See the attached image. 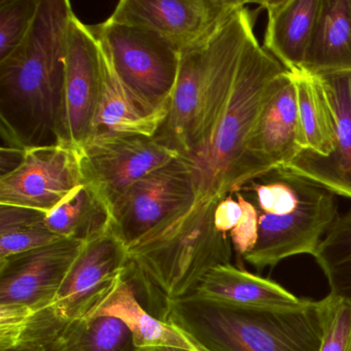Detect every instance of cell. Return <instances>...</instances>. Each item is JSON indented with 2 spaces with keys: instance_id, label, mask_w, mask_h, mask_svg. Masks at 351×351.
Wrapping results in <instances>:
<instances>
[{
  "instance_id": "23",
  "label": "cell",
  "mask_w": 351,
  "mask_h": 351,
  "mask_svg": "<svg viewBox=\"0 0 351 351\" xmlns=\"http://www.w3.org/2000/svg\"><path fill=\"white\" fill-rule=\"evenodd\" d=\"M297 92L302 151L328 157L336 143V117L319 75L303 69L289 71Z\"/></svg>"
},
{
  "instance_id": "22",
  "label": "cell",
  "mask_w": 351,
  "mask_h": 351,
  "mask_svg": "<svg viewBox=\"0 0 351 351\" xmlns=\"http://www.w3.org/2000/svg\"><path fill=\"white\" fill-rule=\"evenodd\" d=\"M302 69L316 75L351 73V0H322Z\"/></svg>"
},
{
  "instance_id": "20",
  "label": "cell",
  "mask_w": 351,
  "mask_h": 351,
  "mask_svg": "<svg viewBox=\"0 0 351 351\" xmlns=\"http://www.w3.org/2000/svg\"><path fill=\"white\" fill-rule=\"evenodd\" d=\"M26 351H136L128 326L112 316L43 322L22 345Z\"/></svg>"
},
{
  "instance_id": "28",
  "label": "cell",
  "mask_w": 351,
  "mask_h": 351,
  "mask_svg": "<svg viewBox=\"0 0 351 351\" xmlns=\"http://www.w3.org/2000/svg\"><path fill=\"white\" fill-rule=\"evenodd\" d=\"M61 239L43 223L0 231V262Z\"/></svg>"
},
{
  "instance_id": "2",
  "label": "cell",
  "mask_w": 351,
  "mask_h": 351,
  "mask_svg": "<svg viewBox=\"0 0 351 351\" xmlns=\"http://www.w3.org/2000/svg\"><path fill=\"white\" fill-rule=\"evenodd\" d=\"M73 13L69 0H40L29 34L0 61L3 145L27 149L58 145L65 42Z\"/></svg>"
},
{
  "instance_id": "24",
  "label": "cell",
  "mask_w": 351,
  "mask_h": 351,
  "mask_svg": "<svg viewBox=\"0 0 351 351\" xmlns=\"http://www.w3.org/2000/svg\"><path fill=\"white\" fill-rule=\"evenodd\" d=\"M45 223L59 237L86 242L110 229L112 213L95 189L84 180L60 204L47 213Z\"/></svg>"
},
{
  "instance_id": "25",
  "label": "cell",
  "mask_w": 351,
  "mask_h": 351,
  "mask_svg": "<svg viewBox=\"0 0 351 351\" xmlns=\"http://www.w3.org/2000/svg\"><path fill=\"white\" fill-rule=\"evenodd\" d=\"M330 287V295L351 304V211L339 215L313 254Z\"/></svg>"
},
{
  "instance_id": "15",
  "label": "cell",
  "mask_w": 351,
  "mask_h": 351,
  "mask_svg": "<svg viewBox=\"0 0 351 351\" xmlns=\"http://www.w3.org/2000/svg\"><path fill=\"white\" fill-rule=\"evenodd\" d=\"M302 152L295 84L285 71L273 84L244 158V184L282 167Z\"/></svg>"
},
{
  "instance_id": "10",
  "label": "cell",
  "mask_w": 351,
  "mask_h": 351,
  "mask_svg": "<svg viewBox=\"0 0 351 351\" xmlns=\"http://www.w3.org/2000/svg\"><path fill=\"white\" fill-rule=\"evenodd\" d=\"M197 200L192 171L182 157L135 182L112 205L114 235L127 246Z\"/></svg>"
},
{
  "instance_id": "9",
  "label": "cell",
  "mask_w": 351,
  "mask_h": 351,
  "mask_svg": "<svg viewBox=\"0 0 351 351\" xmlns=\"http://www.w3.org/2000/svg\"><path fill=\"white\" fill-rule=\"evenodd\" d=\"M246 0H122L110 17L147 28L180 56L206 46Z\"/></svg>"
},
{
  "instance_id": "29",
  "label": "cell",
  "mask_w": 351,
  "mask_h": 351,
  "mask_svg": "<svg viewBox=\"0 0 351 351\" xmlns=\"http://www.w3.org/2000/svg\"><path fill=\"white\" fill-rule=\"evenodd\" d=\"M38 312L24 304L0 303V350L20 348Z\"/></svg>"
},
{
  "instance_id": "4",
  "label": "cell",
  "mask_w": 351,
  "mask_h": 351,
  "mask_svg": "<svg viewBox=\"0 0 351 351\" xmlns=\"http://www.w3.org/2000/svg\"><path fill=\"white\" fill-rule=\"evenodd\" d=\"M237 192L258 213V242L242 258L258 270L289 256H313L339 217L334 193L282 169L254 178Z\"/></svg>"
},
{
  "instance_id": "13",
  "label": "cell",
  "mask_w": 351,
  "mask_h": 351,
  "mask_svg": "<svg viewBox=\"0 0 351 351\" xmlns=\"http://www.w3.org/2000/svg\"><path fill=\"white\" fill-rule=\"evenodd\" d=\"M83 182L75 152L58 145L32 147L15 170L0 176V204L48 213Z\"/></svg>"
},
{
  "instance_id": "17",
  "label": "cell",
  "mask_w": 351,
  "mask_h": 351,
  "mask_svg": "<svg viewBox=\"0 0 351 351\" xmlns=\"http://www.w3.org/2000/svg\"><path fill=\"white\" fill-rule=\"evenodd\" d=\"M93 26L99 52L101 96L96 122V137L112 135H143L154 137L165 122V114L147 110L121 79L112 61L110 49Z\"/></svg>"
},
{
  "instance_id": "34",
  "label": "cell",
  "mask_w": 351,
  "mask_h": 351,
  "mask_svg": "<svg viewBox=\"0 0 351 351\" xmlns=\"http://www.w3.org/2000/svg\"><path fill=\"white\" fill-rule=\"evenodd\" d=\"M136 351H143V349H137Z\"/></svg>"
},
{
  "instance_id": "27",
  "label": "cell",
  "mask_w": 351,
  "mask_h": 351,
  "mask_svg": "<svg viewBox=\"0 0 351 351\" xmlns=\"http://www.w3.org/2000/svg\"><path fill=\"white\" fill-rule=\"evenodd\" d=\"M319 303L322 339L318 351H351V304L332 295Z\"/></svg>"
},
{
  "instance_id": "31",
  "label": "cell",
  "mask_w": 351,
  "mask_h": 351,
  "mask_svg": "<svg viewBox=\"0 0 351 351\" xmlns=\"http://www.w3.org/2000/svg\"><path fill=\"white\" fill-rule=\"evenodd\" d=\"M234 195H228L221 199L215 211V228L221 233L228 234L239 223L242 215L241 205Z\"/></svg>"
},
{
  "instance_id": "16",
  "label": "cell",
  "mask_w": 351,
  "mask_h": 351,
  "mask_svg": "<svg viewBox=\"0 0 351 351\" xmlns=\"http://www.w3.org/2000/svg\"><path fill=\"white\" fill-rule=\"evenodd\" d=\"M336 117V143L328 157L302 151L278 169L311 180L336 196L351 199V73L319 75Z\"/></svg>"
},
{
  "instance_id": "19",
  "label": "cell",
  "mask_w": 351,
  "mask_h": 351,
  "mask_svg": "<svg viewBox=\"0 0 351 351\" xmlns=\"http://www.w3.org/2000/svg\"><path fill=\"white\" fill-rule=\"evenodd\" d=\"M191 297L238 307L266 309H295L309 301L295 297L275 281L232 264L211 269Z\"/></svg>"
},
{
  "instance_id": "33",
  "label": "cell",
  "mask_w": 351,
  "mask_h": 351,
  "mask_svg": "<svg viewBox=\"0 0 351 351\" xmlns=\"http://www.w3.org/2000/svg\"><path fill=\"white\" fill-rule=\"evenodd\" d=\"M143 351H189L186 349L176 348V347H157V348L143 349Z\"/></svg>"
},
{
  "instance_id": "1",
  "label": "cell",
  "mask_w": 351,
  "mask_h": 351,
  "mask_svg": "<svg viewBox=\"0 0 351 351\" xmlns=\"http://www.w3.org/2000/svg\"><path fill=\"white\" fill-rule=\"evenodd\" d=\"M219 201L198 199L127 246L123 278L155 317L167 322L211 269L231 264L230 236L215 225Z\"/></svg>"
},
{
  "instance_id": "8",
  "label": "cell",
  "mask_w": 351,
  "mask_h": 351,
  "mask_svg": "<svg viewBox=\"0 0 351 351\" xmlns=\"http://www.w3.org/2000/svg\"><path fill=\"white\" fill-rule=\"evenodd\" d=\"M101 96L99 52L93 26L71 14L57 122L58 145L79 155L95 132Z\"/></svg>"
},
{
  "instance_id": "30",
  "label": "cell",
  "mask_w": 351,
  "mask_h": 351,
  "mask_svg": "<svg viewBox=\"0 0 351 351\" xmlns=\"http://www.w3.org/2000/svg\"><path fill=\"white\" fill-rule=\"evenodd\" d=\"M233 195L241 205L242 215L239 223L230 232L229 236L236 254L242 258L258 242V217L256 207L246 200L241 193L235 192Z\"/></svg>"
},
{
  "instance_id": "11",
  "label": "cell",
  "mask_w": 351,
  "mask_h": 351,
  "mask_svg": "<svg viewBox=\"0 0 351 351\" xmlns=\"http://www.w3.org/2000/svg\"><path fill=\"white\" fill-rule=\"evenodd\" d=\"M178 157V151L157 137L143 135L96 137L79 154L84 180L110 209L132 184Z\"/></svg>"
},
{
  "instance_id": "14",
  "label": "cell",
  "mask_w": 351,
  "mask_h": 351,
  "mask_svg": "<svg viewBox=\"0 0 351 351\" xmlns=\"http://www.w3.org/2000/svg\"><path fill=\"white\" fill-rule=\"evenodd\" d=\"M86 242L61 238L1 261L0 303L24 304L40 312L48 309L81 256Z\"/></svg>"
},
{
  "instance_id": "3",
  "label": "cell",
  "mask_w": 351,
  "mask_h": 351,
  "mask_svg": "<svg viewBox=\"0 0 351 351\" xmlns=\"http://www.w3.org/2000/svg\"><path fill=\"white\" fill-rule=\"evenodd\" d=\"M250 5L252 1L238 10L206 46L182 56L169 112L155 136L182 159L202 151L227 106L242 55L263 11Z\"/></svg>"
},
{
  "instance_id": "21",
  "label": "cell",
  "mask_w": 351,
  "mask_h": 351,
  "mask_svg": "<svg viewBox=\"0 0 351 351\" xmlns=\"http://www.w3.org/2000/svg\"><path fill=\"white\" fill-rule=\"evenodd\" d=\"M97 316L122 320L130 330L136 349L176 347L189 351H208L182 328L147 311L124 278L98 308L94 317Z\"/></svg>"
},
{
  "instance_id": "7",
  "label": "cell",
  "mask_w": 351,
  "mask_h": 351,
  "mask_svg": "<svg viewBox=\"0 0 351 351\" xmlns=\"http://www.w3.org/2000/svg\"><path fill=\"white\" fill-rule=\"evenodd\" d=\"M95 27L133 95L147 110L167 117L180 75V53L155 32L112 17Z\"/></svg>"
},
{
  "instance_id": "32",
  "label": "cell",
  "mask_w": 351,
  "mask_h": 351,
  "mask_svg": "<svg viewBox=\"0 0 351 351\" xmlns=\"http://www.w3.org/2000/svg\"><path fill=\"white\" fill-rule=\"evenodd\" d=\"M26 149L1 145L0 147V176L15 170L23 161Z\"/></svg>"
},
{
  "instance_id": "5",
  "label": "cell",
  "mask_w": 351,
  "mask_h": 351,
  "mask_svg": "<svg viewBox=\"0 0 351 351\" xmlns=\"http://www.w3.org/2000/svg\"><path fill=\"white\" fill-rule=\"evenodd\" d=\"M167 322L208 351H318L319 301L295 309L238 307L190 297L176 304Z\"/></svg>"
},
{
  "instance_id": "26",
  "label": "cell",
  "mask_w": 351,
  "mask_h": 351,
  "mask_svg": "<svg viewBox=\"0 0 351 351\" xmlns=\"http://www.w3.org/2000/svg\"><path fill=\"white\" fill-rule=\"evenodd\" d=\"M40 0H0V61L21 46L32 29Z\"/></svg>"
},
{
  "instance_id": "18",
  "label": "cell",
  "mask_w": 351,
  "mask_h": 351,
  "mask_svg": "<svg viewBox=\"0 0 351 351\" xmlns=\"http://www.w3.org/2000/svg\"><path fill=\"white\" fill-rule=\"evenodd\" d=\"M322 0H258L266 12L263 48L287 71L302 69Z\"/></svg>"
},
{
  "instance_id": "12",
  "label": "cell",
  "mask_w": 351,
  "mask_h": 351,
  "mask_svg": "<svg viewBox=\"0 0 351 351\" xmlns=\"http://www.w3.org/2000/svg\"><path fill=\"white\" fill-rule=\"evenodd\" d=\"M126 245L112 227L86 242L81 256L50 307L40 313L50 322L92 318L123 279Z\"/></svg>"
},
{
  "instance_id": "6",
  "label": "cell",
  "mask_w": 351,
  "mask_h": 351,
  "mask_svg": "<svg viewBox=\"0 0 351 351\" xmlns=\"http://www.w3.org/2000/svg\"><path fill=\"white\" fill-rule=\"evenodd\" d=\"M287 69L260 45L256 34L246 45L227 106L207 145L184 160L198 199H221L244 186L248 141L273 84Z\"/></svg>"
}]
</instances>
